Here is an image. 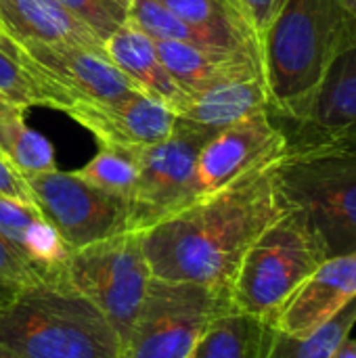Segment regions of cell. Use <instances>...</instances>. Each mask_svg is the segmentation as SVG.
Instances as JSON below:
<instances>
[{"label":"cell","instance_id":"ac0fdd59","mask_svg":"<svg viewBox=\"0 0 356 358\" xmlns=\"http://www.w3.org/2000/svg\"><path fill=\"white\" fill-rule=\"evenodd\" d=\"M0 25L10 42L103 48L92 29L57 0H0Z\"/></svg>","mask_w":356,"mask_h":358},{"label":"cell","instance_id":"30bf717a","mask_svg":"<svg viewBox=\"0 0 356 358\" xmlns=\"http://www.w3.org/2000/svg\"><path fill=\"white\" fill-rule=\"evenodd\" d=\"M10 57L31 76L61 88L76 101H115L134 90V82L111 63L103 48L13 42ZM141 92V90H138Z\"/></svg>","mask_w":356,"mask_h":358},{"label":"cell","instance_id":"9c48e42d","mask_svg":"<svg viewBox=\"0 0 356 358\" xmlns=\"http://www.w3.org/2000/svg\"><path fill=\"white\" fill-rule=\"evenodd\" d=\"M40 214L73 252L128 231V201L109 195L73 172L23 176Z\"/></svg>","mask_w":356,"mask_h":358},{"label":"cell","instance_id":"836d02e7","mask_svg":"<svg viewBox=\"0 0 356 358\" xmlns=\"http://www.w3.org/2000/svg\"><path fill=\"white\" fill-rule=\"evenodd\" d=\"M0 358H23V357H19V355L10 352L8 348H4V346L0 344Z\"/></svg>","mask_w":356,"mask_h":358},{"label":"cell","instance_id":"9a60e30c","mask_svg":"<svg viewBox=\"0 0 356 358\" xmlns=\"http://www.w3.org/2000/svg\"><path fill=\"white\" fill-rule=\"evenodd\" d=\"M153 42L162 65L187 94L199 92L218 82L241 80L262 73L260 59L245 52L199 46L178 40Z\"/></svg>","mask_w":356,"mask_h":358},{"label":"cell","instance_id":"6da1fadb","mask_svg":"<svg viewBox=\"0 0 356 358\" xmlns=\"http://www.w3.org/2000/svg\"><path fill=\"white\" fill-rule=\"evenodd\" d=\"M277 157L143 231L151 275L231 289L252 243L287 210L275 180Z\"/></svg>","mask_w":356,"mask_h":358},{"label":"cell","instance_id":"8fae6325","mask_svg":"<svg viewBox=\"0 0 356 358\" xmlns=\"http://www.w3.org/2000/svg\"><path fill=\"white\" fill-rule=\"evenodd\" d=\"M285 130L271 111L254 113L212 136L197 155V199L210 195L254 166L281 155L287 147Z\"/></svg>","mask_w":356,"mask_h":358},{"label":"cell","instance_id":"4fadbf2b","mask_svg":"<svg viewBox=\"0 0 356 358\" xmlns=\"http://www.w3.org/2000/svg\"><path fill=\"white\" fill-rule=\"evenodd\" d=\"M356 298V252L327 258L277 313L273 325L287 336H308Z\"/></svg>","mask_w":356,"mask_h":358},{"label":"cell","instance_id":"e0dca14e","mask_svg":"<svg viewBox=\"0 0 356 358\" xmlns=\"http://www.w3.org/2000/svg\"><path fill=\"white\" fill-rule=\"evenodd\" d=\"M260 111H271L262 73L218 82L199 92L187 94L176 115L178 120L216 136L220 130Z\"/></svg>","mask_w":356,"mask_h":358},{"label":"cell","instance_id":"d6986e66","mask_svg":"<svg viewBox=\"0 0 356 358\" xmlns=\"http://www.w3.org/2000/svg\"><path fill=\"white\" fill-rule=\"evenodd\" d=\"M206 46L260 59L258 29L239 0H162Z\"/></svg>","mask_w":356,"mask_h":358},{"label":"cell","instance_id":"2e32d148","mask_svg":"<svg viewBox=\"0 0 356 358\" xmlns=\"http://www.w3.org/2000/svg\"><path fill=\"white\" fill-rule=\"evenodd\" d=\"M300 136H356V38L329 67L296 122Z\"/></svg>","mask_w":356,"mask_h":358},{"label":"cell","instance_id":"52a82bcc","mask_svg":"<svg viewBox=\"0 0 356 358\" xmlns=\"http://www.w3.org/2000/svg\"><path fill=\"white\" fill-rule=\"evenodd\" d=\"M151 279L136 231L113 235L69 254V285L107 317L122 342L143 308Z\"/></svg>","mask_w":356,"mask_h":358},{"label":"cell","instance_id":"e575fe53","mask_svg":"<svg viewBox=\"0 0 356 358\" xmlns=\"http://www.w3.org/2000/svg\"><path fill=\"white\" fill-rule=\"evenodd\" d=\"M6 105H10V101H8V99H4V96L0 94V109H4Z\"/></svg>","mask_w":356,"mask_h":358},{"label":"cell","instance_id":"d4e9b609","mask_svg":"<svg viewBox=\"0 0 356 358\" xmlns=\"http://www.w3.org/2000/svg\"><path fill=\"white\" fill-rule=\"evenodd\" d=\"M88 185L130 201L136 185V155L126 147H101L99 153L73 172Z\"/></svg>","mask_w":356,"mask_h":358},{"label":"cell","instance_id":"5bb4252c","mask_svg":"<svg viewBox=\"0 0 356 358\" xmlns=\"http://www.w3.org/2000/svg\"><path fill=\"white\" fill-rule=\"evenodd\" d=\"M0 237L40 279H67L71 250L36 206L0 195Z\"/></svg>","mask_w":356,"mask_h":358},{"label":"cell","instance_id":"d6a6232c","mask_svg":"<svg viewBox=\"0 0 356 358\" xmlns=\"http://www.w3.org/2000/svg\"><path fill=\"white\" fill-rule=\"evenodd\" d=\"M342 4L348 8V13H350V15L356 19V0H342Z\"/></svg>","mask_w":356,"mask_h":358},{"label":"cell","instance_id":"44dd1931","mask_svg":"<svg viewBox=\"0 0 356 358\" xmlns=\"http://www.w3.org/2000/svg\"><path fill=\"white\" fill-rule=\"evenodd\" d=\"M355 325L356 298L323 327L302 338L287 336L273 323H266L260 358H334L338 348L350 338Z\"/></svg>","mask_w":356,"mask_h":358},{"label":"cell","instance_id":"7a4b0ae2","mask_svg":"<svg viewBox=\"0 0 356 358\" xmlns=\"http://www.w3.org/2000/svg\"><path fill=\"white\" fill-rule=\"evenodd\" d=\"M355 38L356 19L342 0H275L260 34L271 113L296 122Z\"/></svg>","mask_w":356,"mask_h":358},{"label":"cell","instance_id":"ffe728a7","mask_svg":"<svg viewBox=\"0 0 356 358\" xmlns=\"http://www.w3.org/2000/svg\"><path fill=\"white\" fill-rule=\"evenodd\" d=\"M103 46L111 63L120 67V71L126 73L141 92L159 99L174 111L180 109L187 92L162 65L153 38L126 21L105 40Z\"/></svg>","mask_w":356,"mask_h":358},{"label":"cell","instance_id":"3957f363","mask_svg":"<svg viewBox=\"0 0 356 358\" xmlns=\"http://www.w3.org/2000/svg\"><path fill=\"white\" fill-rule=\"evenodd\" d=\"M287 208L300 210L329 258L356 252V136H300L275 162Z\"/></svg>","mask_w":356,"mask_h":358},{"label":"cell","instance_id":"ba28073f","mask_svg":"<svg viewBox=\"0 0 356 358\" xmlns=\"http://www.w3.org/2000/svg\"><path fill=\"white\" fill-rule=\"evenodd\" d=\"M210 138L176 117L168 138L134 149L136 185L128 201V231L143 233L197 199V155Z\"/></svg>","mask_w":356,"mask_h":358},{"label":"cell","instance_id":"484cf974","mask_svg":"<svg viewBox=\"0 0 356 358\" xmlns=\"http://www.w3.org/2000/svg\"><path fill=\"white\" fill-rule=\"evenodd\" d=\"M128 21L153 40H178L206 46L162 0H128Z\"/></svg>","mask_w":356,"mask_h":358},{"label":"cell","instance_id":"f1b7e54d","mask_svg":"<svg viewBox=\"0 0 356 358\" xmlns=\"http://www.w3.org/2000/svg\"><path fill=\"white\" fill-rule=\"evenodd\" d=\"M0 195L36 206L34 197H31V191H29L27 182L23 180V176L2 155H0Z\"/></svg>","mask_w":356,"mask_h":358},{"label":"cell","instance_id":"8992f818","mask_svg":"<svg viewBox=\"0 0 356 358\" xmlns=\"http://www.w3.org/2000/svg\"><path fill=\"white\" fill-rule=\"evenodd\" d=\"M233 310L231 289L151 279L118 358H189L216 319Z\"/></svg>","mask_w":356,"mask_h":358},{"label":"cell","instance_id":"d590c367","mask_svg":"<svg viewBox=\"0 0 356 358\" xmlns=\"http://www.w3.org/2000/svg\"><path fill=\"white\" fill-rule=\"evenodd\" d=\"M189 358H197V357H195V352H193V355H191V357H189Z\"/></svg>","mask_w":356,"mask_h":358},{"label":"cell","instance_id":"83f0119b","mask_svg":"<svg viewBox=\"0 0 356 358\" xmlns=\"http://www.w3.org/2000/svg\"><path fill=\"white\" fill-rule=\"evenodd\" d=\"M40 279L23 258L0 237V308L8 304L25 285Z\"/></svg>","mask_w":356,"mask_h":358},{"label":"cell","instance_id":"603a6c76","mask_svg":"<svg viewBox=\"0 0 356 358\" xmlns=\"http://www.w3.org/2000/svg\"><path fill=\"white\" fill-rule=\"evenodd\" d=\"M264 327L266 321L233 308L212 323V327L199 342L195 357L260 358Z\"/></svg>","mask_w":356,"mask_h":358},{"label":"cell","instance_id":"5b68a950","mask_svg":"<svg viewBox=\"0 0 356 358\" xmlns=\"http://www.w3.org/2000/svg\"><path fill=\"white\" fill-rule=\"evenodd\" d=\"M327 258L306 216L287 208L243 256L231 283L233 308L273 323L300 283Z\"/></svg>","mask_w":356,"mask_h":358},{"label":"cell","instance_id":"7c38bea8","mask_svg":"<svg viewBox=\"0 0 356 358\" xmlns=\"http://www.w3.org/2000/svg\"><path fill=\"white\" fill-rule=\"evenodd\" d=\"M65 113L86 128L101 147H147L168 138L176 126V111L145 92H130L115 101H76Z\"/></svg>","mask_w":356,"mask_h":358},{"label":"cell","instance_id":"277c9868","mask_svg":"<svg viewBox=\"0 0 356 358\" xmlns=\"http://www.w3.org/2000/svg\"><path fill=\"white\" fill-rule=\"evenodd\" d=\"M0 344L23 358H118L122 340L67 279H36L0 308Z\"/></svg>","mask_w":356,"mask_h":358},{"label":"cell","instance_id":"4316f807","mask_svg":"<svg viewBox=\"0 0 356 358\" xmlns=\"http://www.w3.org/2000/svg\"><path fill=\"white\" fill-rule=\"evenodd\" d=\"M105 44V40L128 21V0H57Z\"/></svg>","mask_w":356,"mask_h":358},{"label":"cell","instance_id":"7402d4cb","mask_svg":"<svg viewBox=\"0 0 356 358\" xmlns=\"http://www.w3.org/2000/svg\"><path fill=\"white\" fill-rule=\"evenodd\" d=\"M0 155L21 176L57 170L52 145L25 124V109L15 103L0 109Z\"/></svg>","mask_w":356,"mask_h":358},{"label":"cell","instance_id":"1f68e13d","mask_svg":"<svg viewBox=\"0 0 356 358\" xmlns=\"http://www.w3.org/2000/svg\"><path fill=\"white\" fill-rule=\"evenodd\" d=\"M0 48H2L6 55H10V48H13V42L6 38V34H4V29H2V25H0Z\"/></svg>","mask_w":356,"mask_h":358},{"label":"cell","instance_id":"cb8c5ba5","mask_svg":"<svg viewBox=\"0 0 356 358\" xmlns=\"http://www.w3.org/2000/svg\"><path fill=\"white\" fill-rule=\"evenodd\" d=\"M0 94L10 103L27 107H52L65 111L73 101L55 84L25 71L10 55L0 48Z\"/></svg>","mask_w":356,"mask_h":358},{"label":"cell","instance_id":"4dcf8cb0","mask_svg":"<svg viewBox=\"0 0 356 358\" xmlns=\"http://www.w3.org/2000/svg\"><path fill=\"white\" fill-rule=\"evenodd\" d=\"M334 358H356V342L355 340H346L340 348H338V352L334 355Z\"/></svg>","mask_w":356,"mask_h":358},{"label":"cell","instance_id":"f546056e","mask_svg":"<svg viewBox=\"0 0 356 358\" xmlns=\"http://www.w3.org/2000/svg\"><path fill=\"white\" fill-rule=\"evenodd\" d=\"M239 2H241V4L245 6V10L250 13L254 25H256V29H258V36H260L262 29H264L266 23H269V17H271V10H273L275 0H239Z\"/></svg>","mask_w":356,"mask_h":358}]
</instances>
